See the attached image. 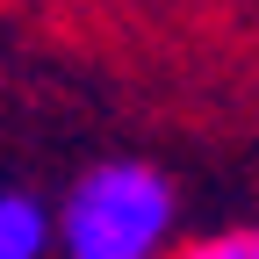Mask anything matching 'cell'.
Here are the masks:
<instances>
[{"mask_svg": "<svg viewBox=\"0 0 259 259\" xmlns=\"http://www.w3.org/2000/svg\"><path fill=\"white\" fill-rule=\"evenodd\" d=\"M51 216L65 259H166L180 231V194L144 158H101L65 187Z\"/></svg>", "mask_w": 259, "mask_h": 259, "instance_id": "6da1fadb", "label": "cell"}, {"mask_svg": "<svg viewBox=\"0 0 259 259\" xmlns=\"http://www.w3.org/2000/svg\"><path fill=\"white\" fill-rule=\"evenodd\" d=\"M173 259H259V223H231V231H209V238L180 245Z\"/></svg>", "mask_w": 259, "mask_h": 259, "instance_id": "3957f363", "label": "cell"}, {"mask_svg": "<svg viewBox=\"0 0 259 259\" xmlns=\"http://www.w3.org/2000/svg\"><path fill=\"white\" fill-rule=\"evenodd\" d=\"M58 245V216L29 194H0V259H44Z\"/></svg>", "mask_w": 259, "mask_h": 259, "instance_id": "7a4b0ae2", "label": "cell"}]
</instances>
